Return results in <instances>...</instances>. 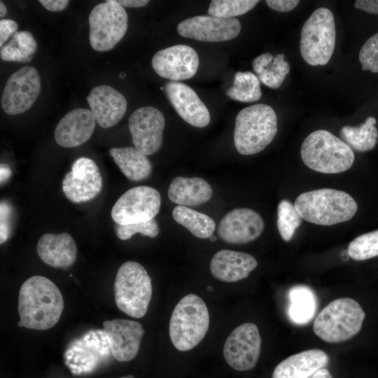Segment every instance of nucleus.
Segmentation results:
<instances>
[{
  "label": "nucleus",
  "instance_id": "obj_11",
  "mask_svg": "<svg viewBox=\"0 0 378 378\" xmlns=\"http://www.w3.org/2000/svg\"><path fill=\"white\" fill-rule=\"evenodd\" d=\"M161 204L159 192L150 186L129 189L114 204L111 216L119 225L147 222L158 214Z\"/></svg>",
  "mask_w": 378,
  "mask_h": 378
},
{
  "label": "nucleus",
  "instance_id": "obj_1",
  "mask_svg": "<svg viewBox=\"0 0 378 378\" xmlns=\"http://www.w3.org/2000/svg\"><path fill=\"white\" fill-rule=\"evenodd\" d=\"M19 327L45 330L59 320L64 300L57 286L43 276H33L21 286L18 296Z\"/></svg>",
  "mask_w": 378,
  "mask_h": 378
},
{
  "label": "nucleus",
  "instance_id": "obj_30",
  "mask_svg": "<svg viewBox=\"0 0 378 378\" xmlns=\"http://www.w3.org/2000/svg\"><path fill=\"white\" fill-rule=\"evenodd\" d=\"M376 122L374 117L369 116L360 126H344L340 130V136L352 150L358 152L370 150L377 142Z\"/></svg>",
  "mask_w": 378,
  "mask_h": 378
},
{
  "label": "nucleus",
  "instance_id": "obj_36",
  "mask_svg": "<svg viewBox=\"0 0 378 378\" xmlns=\"http://www.w3.org/2000/svg\"><path fill=\"white\" fill-rule=\"evenodd\" d=\"M347 253L356 260L378 256V230L358 236L349 244Z\"/></svg>",
  "mask_w": 378,
  "mask_h": 378
},
{
  "label": "nucleus",
  "instance_id": "obj_17",
  "mask_svg": "<svg viewBox=\"0 0 378 378\" xmlns=\"http://www.w3.org/2000/svg\"><path fill=\"white\" fill-rule=\"evenodd\" d=\"M199 64L197 52L186 45H176L160 50L152 59L154 71L160 76L172 81L192 78Z\"/></svg>",
  "mask_w": 378,
  "mask_h": 378
},
{
  "label": "nucleus",
  "instance_id": "obj_49",
  "mask_svg": "<svg viewBox=\"0 0 378 378\" xmlns=\"http://www.w3.org/2000/svg\"><path fill=\"white\" fill-rule=\"evenodd\" d=\"M125 76H126V74H125V73L122 72V73L119 74V77H120V78H125Z\"/></svg>",
  "mask_w": 378,
  "mask_h": 378
},
{
  "label": "nucleus",
  "instance_id": "obj_3",
  "mask_svg": "<svg viewBox=\"0 0 378 378\" xmlns=\"http://www.w3.org/2000/svg\"><path fill=\"white\" fill-rule=\"evenodd\" d=\"M277 132V117L274 109L265 104H257L241 109L235 120L234 142L241 155L262 151Z\"/></svg>",
  "mask_w": 378,
  "mask_h": 378
},
{
  "label": "nucleus",
  "instance_id": "obj_26",
  "mask_svg": "<svg viewBox=\"0 0 378 378\" xmlns=\"http://www.w3.org/2000/svg\"><path fill=\"white\" fill-rule=\"evenodd\" d=\"M211 186L200 177L176 176L168 188V197L174 203L184 206H197L208 202L212 197Z\"/></svg>",
  "mask_w": 378,
  "mask_h": 378
},
{
  "label": "nucleus",
  "instance_id": "obj_43",
  "mask_svg": "<svg viewBox=\"0 0 378 378\" xmlns=\"http://www.w3.org/2000/svg\"><path fill=\"white\" fill-rule=\"evenodd\" d=\"M39 2L46 9L52 12L65 9L69 3L67 0H40Z\"/></svg>",
  "mask_w": 378,
  "mask_h": 378
},
{
  "label": "nucleus",
  "instance_id": "obj_29",
  "mask_svg": "<svg viewBox=\"0 0 378 378\" xmlns=\"http://www.w3.org/2000/svg\"><path fill=\"white\" fill-rule=\"evenodd\" d=\"M288 314L290 320L296 325H305L314 318L317 300L314 291L305 286H296L288 293Z\"/></svg>",
  "mask_w": 378,
  "mask_h": 378
},
{
  "label": "nucleus",
  "instance_id": "obj_41",
  "mask_svg": "<svg viewBox=\"0 0 378 378\" xmlns=\"http://www.w3.org/2000/svg\"><path fill=\"white\" fill-rule=\"evenodd\" d=\"M267 5L278 12H288L293 10L300 3L298 0H267Z\"/></svg>",
  "mask_w": 378,
  "mask_h": 378
},
{
  "label": "nucleus",
  "instance_id": "obj_22",
  "mask_svg": "<svg viewBox=\"0 0 378 378\" xmlns=\"http://www.w3.org/2000/svg\"><path fill=\"white\" fill-rule=\"evenodd\" d=\"M95 124L90 109L75 108L64 115L57 123L54 133L55 141L64 148L77 147L89 140Z\"/></svg>",
  "mask_w": 378,
  "mask_h": 378
},
{
  "label": "nucleus",
  "instance_id": "obj_10",
  "mask_svg": "<svg viewBox=\"0 0 378 378\" xmlns=\"http://www.w3.org/2000/svg\"><path fill=\"white\" fill-rule=\"evenodd\" d=\"M111 351L103 330H90L74 340L64 353L65 364L76 375L88 374L108 361Z\"/></svg>",
  "mask_w": 378,
  "mask_h": 378
},
{
  "label": "nucleus",
  "instance_id": "obj_7",
  "mask_svg": "<svg viewBox=\"0 0 378 378\" xmlns=\"http://www.w3.org/2000/svg\"><path fill=\"white\" fill-rule=\"evenodd\" d=\"M151 279L139 262L127 261L118 269L114 281L118 308L133 318L143 317L152 297Z\"/></svg>",
  "mask_w": 378,
  "mask_h": 378
},
{
  "label": "nucleus",
  "instance_id": "obj_38",
  "mask_svg": "<svg viewBox=\"0 0 378 378\" xmlns=\"http://www.w3.org/2000/svg\"><path fill=\"white\" fill-rule=\"evenodd\" d=\"M358 59L363 71L378 73V32L370 36L363 45Z\"/></svg>",
  "mask_w": 378,
  "mask_h": 378
},
{
  "label": "nucleus",
  "instance_id": "obj_48",
  "mask_svg": "<svg viewBox=\"0 0 378 378\" xmlns=\"http://www.w3.org/2000/svg\"><path fill=\"white\" fill-rule=\"evenodd\" d=\"M209 239L211 241H216L217 238L215 235L214 234H211L210 237H209Z\"/></svg>",
  "mask_w": 378,
  "mask_h": 378
},
{
  "label": "nucleus",
  "instance_id": "obj_40",
  "mask_svg": "<svg viewBox=\"0 0 378 378\" xmlns=\"http://www.w3.org/2000/svg\"><path fill=\"white\" fill-rule=\"evenodd\" d=\"M17 22L10 19H1L0 20V47L3 46L6 41L12 36L18 29Z\"/></svg>",
  "mask_w": 378,
  "mask_h": 378
},
{
  "label": "nucleus",
  "instance_id": "obj_33",
  "mask_svg": "<svg viewBox=\"0 0 378 378\" xmlns=\"http://www.w3.org/2000/svg\"><path fill=\"white\" fill-rule=\"evenodd\" d=\"M226 95L238 102H257L262 97L260 83L258 76L248 71L236 72L233 85L227 90Z\"/></svg>",
  "mask_w": 378,
  "mask_h": 378
},
{
  "label": "nucleus",
  "instance_id": "obj_24",
  "mask_svg": "<svg viewBox=\"0 0 378 378\" xmlns=\"http://www.w3.org/2000/svg\"><path fill=\"white\" fill-rule=\"evenodd\" d=\"M41 260L55 268H67L76 261L77 247L73 237L67 232L46 233L36 244Z\"/></svg>",
  "mask_w": 378,
  "mask_h": 378
},
{
  "label": "nucleus",
  "instance_id": "obj_39",
  "mask_svg": "<svg viewBox=\"0 0 378 378\" xmlns=\"http://www.w3.org/2000/svg\"><path fill=\"white\" fill-rule=\"evenodd\" d=\"M1 223H0V243L4 244L9 237L10 227L9 218L10 215V206L4 202H1Z\"/></svg>",
  "mask_w": 378,
  "mask_h": 378
},
{
  "label": "nucleus",
  "instance_id": "obj_15",
  "mask_svg": "<svg viewBox=\"0 0 378 378\" xmlns=\"http://www.w3.org/2000/svg\"><path fill=\"white\" fill-rule=\"evenodd\" d=\"M165 120L156 108L136 109L129 118V129L134 147L145 155L156 153L161 147Z\"/></svg>",
  "mask_w": 378,
  "mask_h": 378
},
{
  "label": "nucleus",
  "instance_id": "obj_9",
  "mask_svg": "<svg viewBox=\"0 0 378 378\" xmlns=\"http://www.w3.org/2000/svg\"><path fill=\"white\" fill-rule=\"evenodd\" d=\"M88 21L90 46L94 50L103 52L114 48L123 38L127 29L128 17L122 6L115 0H108L92 9Z\"/></svg>",
  "mask_w": 378,
  "mask_h": 378
},
{
  "label": "nucleus",
  "instance_id": "obj_27",
  "mask_svg": "<svg viewBox=\"0 0 378 378\" xmlns=\"http://www.w3.org/2000/svg\"><path fill=\"white\" fill-rule=\"evenodd\" d=\"M109 153L114 162L129 180L140 181L150 175V162L135 147L111 148Z\"/></svg>",
  "mask_w": 378,
  "mask_h": 378
},
{
  "label": "nucleus",
  "instance_id": "obj_44",
  "mask_svg": "<svg viewBox=\"0 0 378 378\" xmlns=\"http://www.w3.org/2000/svg\"><path fill=\"white\" fill-rule=\"evenodd\" d=\"M115 1L123 8L143 7L149 3L148 0H115Z\"/></svg>",
  "mask_w": 378,
  "mask_h": 378
},
{
  "label": "nucleus",
  "instance_id": "obj_32",
  "mask_svg": "<svg viewBox=\"0 0 378 378\" xmlns=\"http://www.w3.org/2000/svg\"><path fill=\"white\" fill-rule=\"evenodd\" d=\"M174 219L200 239L209 238L216 230L215 221L209 216L188 206H176L173 211Z\"/></svg>",
  "mask_w": 378,
  "mask_h": 378
},
{
  "label": "nucleus",
  "instance_id": "obj_31",
  "mask_svg": "<svg viewBox=\"0 0 378 378\" xmlns=\"http://www.w3.org/2000/svg\"><path fill=\"white\" fill-rule=\"evenodd\" d=\"M37 43L27 31H16L11 39L1 47V59L6 62H29L36 52Z\"/></svg>",
  "mask_w": 378,
  "mask_h": 378
},
{
  "label": "nucleus",
  "instance_id": "obj_14",
  "mask_svg": "<svg viewBox=\"0 0 378 378\" xmlns=\"http://www.w3.org/2000/svg\"><path fill=\"white\" fill-rule=\"evenodd\" d=\"M103 180L94 160L81 157L76 159L62 181V191L74 203L88 202L102 190Z\"/></svg>",
  "mask_w": 378,
  "mask_h": 378
},
{
  "label": "nucleus",
  "instance_id": "obj_50",
  "mask_svg": "<svg viewBox=\"0 0 378 378\" xmlns=\"http://www.w3.org/2000/svg\"><path fill=\"white\" fill-rule=\"evenodd\" d=\"M120 378H134V377L132 375L129 374V375H127V376L121 377Z\"/></svg>",
  "mask_w": 378,
  "mask_h": 378
},
{
  "label": "nucleus",
  "instance_id": "obj_18",
  "mask_svg": "<svg viewBox=\"0 0 378 378\" xmlns=\"http://www.w3.org/2000/svg\"><path fill=\"white\" fill-rule=\"evenodd\" d=\"M103 330L115 360L127 362L136 357L144 334L139 322L123 318L105 321Z\"/></svg>",
  "mask_w": 378,
  "mask_h": 378
},
{
  "label": "nucleus",
  "instance_id": "obj_34",
  "mask_svg": "<svg viewBox=\"0 0 378 378\" xmlns=\"http://www.w3.org/2000/svg\"><path fill=\"white\" fill-rule=\"evenodd\" d=\"M301 216L295 205L286 200H281L277 209V227L282 239L288 241L301 224Z\"/></svg>",
  "mask_w": 378,
  "mask_h": 378
},
{
  "label": "nucleus",
  "instance_id": "obj_12",
  "mask_svg": "<svg viewBox=\"0 0 378 378\" xmlns=\"http://www.w3.org/2000/svg\"><path fill=\"white\" fill-rule=\"evenodd\" d=\"M41 92V78L36 68L25 66L8 78L1 98L4 111L10 115L29 110Z\"/></svg>",
  "mask_w": 378,
  "mask_h": 378
},
{
  "label": "nucleus",
  "instance_id": "obj_4",
  "mask_svg": "<svg viewBox=\"0 0 378 378\" xmlns=\"http://www.w3.org/2000/svg\"><path fill=\"white\" fill-rule=\"evenodd\" d=\"M301 158L309 168L325 174H336L348 170L354 161L353 150L331 132L318 130L304 140Z\"/></svg>",
  "mask_w": 378,
  "mask_h": 378
},
{
  "label": "nucleus",
  "instance_id": "obj_46",
  "mask_svg": "<svg viewBox=\"0 0 378 378\" xmlns=\"http://www.w3.org/2000/svg\"><path fill=\"white\" fill-rule=\"evenodd\" d=\"M310 378H332V377L328 369L323 368L314 372Z\"/></svg>",
  "mask_w": 378,
  "mask_h": 378
},
{
  "label": "nucleus",
  "instance_id": "obj_6",
  "mask_svg": "<svg viewBox=\"0 0 378 378\" xmlns=\"http://www.w3.org/2000/svg\"><path fill=\"white\" fill-rule=\"evenodd\" d=\"M209 321L204 301L195 294L184 296L174 307L169 321V337L174 347L181 351L195 347L205 337Z\"/></svg>",
  "mask_w": 378,
  "mask_h": 378
},
{
  "label": "nucleus",
  "instance_id": "obj_42",
  "mask_svg": "<svg viewBox=\"0 0 378 378\" xmlns=\"http://www.w3.org/2000/svg\"><path fill=\"white\" fill-rule=\"evenodd\" d=\"M354 6L358 10L378 15V0H357Z\"/></svg>",
  "mask_w": 378,
  "mask_h": 378
},
{
  "label": "nucleus",
  "instance_id": "obj_2",
  "mask_svg": "<svg viewBox=\"0 0 378 378\" xmlns=\"http://www.w3.org/2000/svg\"><path fill=\"white\" fill-rule=\"evenodd\" d=\"M294 205L302 218L320 225L347 221L358 209L356 201L348 193L331 188L303 192L296 198Z\"/></svg>",
  "mask_w": 378,
  "mask_h": 378
},
{
  "label": "nucleus",
  "instance_id": "obj_25",
  "mask_svg": "<svg viewBox=\"0 0 378 378\" xmlns=\"http://www.w3.org/2000/svg\"><path fill=\"white\" fill-rule=\"evenodd\" d=\"M329 361L323 350L312 349L288 356L274 368L272 378H309Z\"/></svg>",
  "mask_w": 378,
  "mask_h": 378
},
{
  "label": "nucleus",
  "instance_id": "obj_23",
  "mask_svg": "<svg viewBox=\"0 0 378 378\" xmlns=\"http://www.w3.org/2000/svg\"><path fill=\"white\" fill-rule=\"evenodd\" d=\"M257 265V260L248 253L223 249L213 256L210 271L219 281L236 282L248 277Z\"/></svg>",
  "mask_w": 378,
  "mask_h": 378
},
{
  "label": "nucleus",
  "instance_id": "obj_21",
  "mask_svg": "<svg viewBox=\"0 0 378 378\" xmlns=\"http://www.w3.org/2000/svg\"><path fill=\"white\" fill-rule=\"evenodd\" d=\"M96 122L103 128L115 125L124 116L127 110L125 97L113 88L98 85L87 97Z\"/></svg>",
  "mask_w": 378,
  "mask_h": 378
},
{
  "label": "nucleus",
  "instance_id": "obj_28",
  "mask_svg": "<svg viewBox=\"0 0 378 378\" xmlns=\"http://www.w3.org/2000/svg\"><path fill=\"white\" fill-rule=\"evenodd\" d=\"M252 66L260 82L272 89L279 88L290 71L284 54L274 57L270 52L263 53L253 60Z\"/></svg>",
  "mask_w": 378,
  "mask_h": 378
},
{
  "label": "nucleus",
  "instance_id": "obj_5",
  "mask_svg": "<svg viewBox=\"0 0 378 378\" xmlns=\"http://www.w3.org/2000/svg\"><path fill=\"white\" fill-rule=\"evenodd\" d=\"M365 314L360 304L350 298L330 302L314 321V333L326 342L336 344L347 341L359 332Z\"/></svg>",
  "mask_w": 378,
  "mask_h": 378
},
{
  "label": "nucleus",
  "instance_id": "obj_35",
  "mask_svg": "<svg viewBox=\"0 0 378 378\" xmlns=\"http://www.w3.org/2000/svg\"><path fill=\"white\" fill-rule=\"evenodd\" d=\"M258 2L256 0H212L208 13L220 18H233L251 10Z\"/></svg>",
  "mask_w": 378,
  "mask_h": 378
},
{
  "label": "nucleus",
  "instance_id": "obj_13",
  "mask_svg": "<svg viewBox=\"0 0 378 378\" xmlns=\"http://www.w3.org/2000/svg\"><path fill=\"white\" fill-rule=\"evenodd\" d=\"M260 349L261 337L257 326L245 323L234 328L227 337L223 356L234 370L247 371L255 366Z\"/></svg>",
  "mask_w": 378,
  "mask_h": 378
},
{
  "label": "nucleus",
  "instance_id": "obj_51",
  "mask_svg": "<svg viewBox=\"0 0 378 378\" xmlns=\"http://www.w3.org/2000/svg\"><path fill=\"white\" fill-rule=\"evenodd\" d=\"M212 290H213V288L211 286L207 287V290L208 291H212Z\"/></svg>",
  "mask_w": 378,
  "mask_h": 378
},
{
  "label": "nucleus",
  "instance_id": "obj_45",
  "mask_svg": "<svg viewBox=\"0 0 378 378\" xmlns=\"http://www.w3.org/2000/svg\"><path fill=\"white\" fill-rule=\"evenodd\" d=\"M11 174V169L6 164H1L0 167V179L1 183L6 181Z\"/></svg>",
  "mask_w": 378,
  "mask_h": 378
},
{
  "label": "nucleus",
  "instance_id": "obj_20",
  "mask_svg": "<svg viewBox=\"0 0 378 378\" xmlns=\"http://www.w3.org/2000/svg\"><path fill=\"white\" fill-rule=\"evenodd\" d=\"M164 88L171 104L186 122L196 127L209 125V111L190 86L178 81H169Z\"/></svg>",
  "mask_w": 378,
  "mask_h": 378
},
{
  "label": "nucleus",
  "instance_id": "obj_37",
  "mask_svg": "<svg viewBox=\"0 0 378 378\" xmlns=\"http://www.w3.org/2000/svg\"><path fill=\"white\" fill-rule=\"evenodd\" d=\"M115 230L117 237L121 240L130 239L135 234H141L150 238L156 237L160 232L159 225L155 219L147 222L132 223L127 225H115Z\"/></svg>",
  "mask_w": 378,
  "mask_h": 378
},
{
  "label": "nucleus",
  "instance_id": "obj_47",
  "mask_svg": "<svg viewBox=\"0 0 378 378\" xmlns=\"http://www.w3.org/2000/svg\"><path fill=\"white\" fill-rule=\"evenodd\" d=\"M7 12V8L5 4L1 1H0V17L3 18Z\"/></svg>",
  "mask_w": 378,
  "mask_h": 378
},
{
  "label": "nucleus",
  "instance_id": "obj_8",
  "mask_svg": "<svg viewBox=\"0 0 378 378\" xmlns=\"http://www.w3.org/2000/svg\"><path fill=\"white\" fill-rule=\"evenodd\" d=\"M335 40V23L332 11L327 8H318L302 26L300 44L301 55L309 65H325L333 54Z\"/></svg>",
  "mask_w": 378,
  "mask_h": 378
},
{
  "label": "nucleus",
  "instance_id": "obj_16",
  "mask_svg": "<svg viewBox=\"0 0 378 378\" xmlns=\"http://www.w3.org/2000/svg\"><path fill=\"white\" fill-rule=\"evenodd\" d=\"M240 31L238 19L210 15L187 18L177 25V31L181 36L206 42L229 41L236 38Z\"/></svg>",
  "mask_w": 378,
  "mask_h": 378
},
{
  "label": "nucleus",
  "instance_id": "obj_19",
  "mask_svg": "<svg viewBox=\"0 0 378 378\" xmlns=\"http://www.w3.org/2000/svg\"><path fill=\"white\" fill-rule=\"evenodd\" d=\"M264 225L262 217L257 212L247 208H238L223 217L218 227V234L225 242L246 244L261 234Z\"/></svg>",
  "mask_w": 378,
  "mask_h": 378
}]
</instances>
